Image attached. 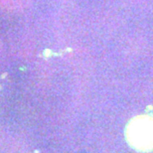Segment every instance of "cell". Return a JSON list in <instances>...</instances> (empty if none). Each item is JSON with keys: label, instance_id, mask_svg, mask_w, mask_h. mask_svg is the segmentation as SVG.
Segmentation results:
<instances>
[{"label": "cell", "instance_id": "cell-1", "mask_svg": "<svg viewBox=\"0 0 153 153\" xmlns=\"http://www.w3.org/2000/svg\"><path fill=\"white\" fill-rule=\"evenodd\" d=\"M129 145L138 151L153 150V117L139 115L132 118L125 130Z\"/></svg>", "mask_w": 153, "mask_h": 153}]
</instances>
